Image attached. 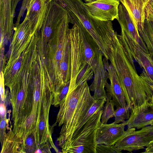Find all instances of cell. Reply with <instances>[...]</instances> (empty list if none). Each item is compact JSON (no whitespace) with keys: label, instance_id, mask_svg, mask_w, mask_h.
<instances>
[{"label":"cell","instance_id":"obj_2","mask_svg":"<svg viewBox=\"0 0 153 153\" xmlns=\"http://www.w3.org/2000/svg\"><path fill=\"white\" fill-rule=\"evenodd\" d=\"M87 81L78 86H69L60 102L56 123L62 126L57 140L61 147L72 139L76 128L95 101Z\"/></svg>","mask_w":153,"mask_h":153},{"label":"cell","instance_id":"obj_20","mask_svg":"<svg viewBox=\"0 0 153 153\" xmlns=\"http://www.w3.org/2000/svg\"><path fill=\"white\" fill-rule=\"evenodd\" d=\"M106 103L104 106L101 120L102 123L106 124L108 120L114 117L115 104L111 95L106 93Z\"/></svg>","mask_w":153,"mask_h":153},{"label":"cell","instance_id":"obj_24","mask_svg":"<svg viewBox=\"0 0 153 153\" xmlns=\"http://www.w3.org/2000/svg\"><path fill=\"white\" fill-rule=\"evenodd\" d=\"M32 0H23L22 6L19 11V13L17 18V21L15 25L20 24V22L25 10H27L29 4Z\"/></svg>","mask_w":153,"mask_h":153},{"label":"cell","instance_id":"obj_17","mask_svg":"<svg viewBox=\"0 0 153 153\" xmlns=\"http://www.w3.org/2000/svg\"><path fill=\"white\" fill-rule=\"evenodd\" d=\"M48 3L46 0H32L26 10L25 17L32 23L38 31L42 26Z\"/></svg>","mask_w":153,"mask_h":153},{"label":"cell","instance_id":"obj_31","mask_svg":"<svg viewBox=\"0 0 153 153\" xmlns=\"http://www.w3.org/2000/svg\"><path fill=\"white\" fill-rule=\"evenodd\" d=\"M48 2H50V1H52V0H54L55 1H58L59 0H47Z\"/></svg>","mask_w":153,"mask_h":153},{"label":"cell","instance_id":"obj_22","mask_svg":"<svg viewBox=\"0 0 153 153\" xmlns=\"http://www.w3.org/2000/svg\"><path fill=\"white\" fill-rule=\"evenodd\" d=\"M96 153H121L122 151L117 149L115 145L108 146L104 144H97Z\"/></svg>","mask_w":153,"mask_h":153},{"label":"cell","instance_id":"obj_5","mask_svg":"<svg viewBox=\"0 0 153 153\" xmlns=\"http://www.w3.org/2000/svg\"><path fill=\"white\" fill-rule=\"evenodd\" d=\"M103 109L97 111L87 121L78 134L60 147L64 153H96V135Z\"/></svg>","mask_w":153,"mask_h":153},{"label":"cell","instance_id":"obj_6","mask_svg":"<svg viewBox=\"0 0 153 153\" xmlns=\"http://www.w3.org/2000/svg\"><path fill=\"white\" fill-rule=\"evenodd\" d=\"M118 36L125 51L139 64L144 72L153 81V56L127 35L121 28Z\"/></svg>","mask_w":153,"mask_h":153},{"label":"cell","instance_id":"obj_26","mask_svg":"<svg viewBox=\"0 0 153 153\" xmlns=\"http://www.w3.org/2000/svg\"><path fill=\"white\" fill-rule=\"evenodd\" d=\"M6 122V117L1 118L0 123L1 141L2 144L3 143L4 137L6 135V134H5V131Z\"/></svg>","mask_w":153,"mask_h":153},{"label":"cell","instance_id":"obj_18","mask_svg":"<svg viewBox=\"0 0 153 153\" xmlns=\"http://www.w3.org/2000/svg\"><path fill=\"white\" fill-rule=\"evenodd\" d=\"M138 31L149 52L153 56V21L146 19L143 27Z\"/></svg>","mask_w":153,"mask_h":153},{"label":"cell","instance_id":"obj_15","mask_svg":"<svg viewBox=\"0 0 153 153\" xmlns=\"http://www.w3.org/2000/svg\"><path fill=\"white\" fill-rule=\"evenodd\" d=\"M132 19L138 30L143 26L146 8L150 0H119Z\"/></svg>","mask_w":153,"mask_h":153},{"label":"cell","instance_id":"obj_21","mask_svg":"<svg viewBox=\"0 0 153 153\" xmlns=\"http://www.w3.org/2000/svg\"><path fill=\"white\" fill-rule=\"evenodd\" d=\"M131 110L128 105L126 107H117L115 110L114 117V123L118 124L125 122L126 119L128 120L130 116Z\"/></svg>","mask_w":153,"mask_h":153},{"label":"cell","instance_id":"obj_32","mask_svg":"<svg viewBox=\"0 0 153 153\" xmlns=\"http://www.w3.org/2000/svg\"><path fill=\"white\" fill-rule=\"evenodd\" d=\"M53 148H55V147H54ZM51 148H48V149H51Z\"/></svg>","mask_w":153,"mask_h":153},{"label":"cell","instance_id":"obj_1","mask_svg":"<svg viewBox=\"0 0 153 153\" xmlns=\"http://www.w3.org/2000/svg\"><path fill=\"white\" fill-rule=\"evenodd\" d=\"M117 35L106 43L105 57L114 69L127 105L131 110L145 101H151L153 81L143 71L138 74L133 59L125 51Z\"/></svg>","mask_w":153,"mask_h":153},{"label":"cell","instance_id":"obj_3","mask_svg":"<svg viewBox=\"0 0 153 153\" xmlns=\"http://www.w3.org/2000/svg\"><path fill=\"white\" fill-rule=\"evenodd\" d=\"M71 23L73 25L69 31L71 51L70 86H74L91 79L94 73L85 59L79 22L72 19Z\"/></svg>","mask_w":153,"mask_h":153},{"label":"cell","instance_id":"obj_25","mask_svg":"<svg viewBox=\"0 0 153 153\" xmlns=\"http://www.w3.org/2000/svg\"><path fill=\"white\" fill-rule=\"evenodd\" d=\"M146 19L153 21V0L150 1L146 8Z\"/></svg>","mask_w":153,"mask_h":153},{"label":"cell","instance_id":"obj_23","mask_svg":"<svg viewBox=\"0 0 153 153\" xmlns=\"http://www.w3.org/2000/svg\"><path fill=\"white\" fill-rule=\"evenodd\" d=\"M70 84V80L68 82L62 89L57 100L54 105L59 106V104L62 100L66 97L68 93Z\"/></svg>","mask_w":153,"mask_h":153},{"label":"cell","instance_id":"obj_19","mask_svg":"<svg viewBox=\"0 0 153 153\" xmlns=\"http://www.w3.org/2000/svg\"><path fill=\"white\" fill-rule=\"evenodd\" d=\"M106 102L104 99L95 100L86 114L76 126L71 139L78 134L87 121L97 111L103 109Z\"/></svg>","mask_w":153,"mask_h":153},{"label":"cell","instance_id":"obj_8","mask_svg":"<svg viewBox=\"0 0 153 153\" xmlns=\"http://www.w3.org/2000/svg\"><path fill=\"white\" fill-rule=\"evenodd\" d=\"M91 15L103 21H112L118 19L119 0H84Z\"/></svg>","mask_w":153,"mask_h":153},{"label":"cell","instance_id":"obj_28","mask_svg":"<svg viewBox=\"0 0 153 153\" xmlns=\"http://www.w3.org/2000/svg\"><path fill=\"white\" fill-rule=\"evenodd\" d=\"M0 114L1 118L6 117V108L4 105L2 103L0 104Z\"/></svg>","mask_w":153,"mask_h":153},{"label":"cell","instance_id":"obj_13","mask_svg":"<svg viewBox=\"0 0 153 153\" xmlns=\"http://www.w3.org/2000/svg\"><path fill=\"white\" fill-rule=\"evenodd\" d=\"M103 55L99 56L96 66L93 71L94 77V80L89 86L90 91L94 92L93 97L95 100L104 99L106 100L105 85L108 83V72L103 61Z\"/></svg>","mask_w":153,"mask_h":153},{"label":"cell","instance_id":"obj_16","mask_svg":"<svg viewBox=\"0 0 153 153\" xmlns=\"http://www.w3.org/2000/svg\"><path fill=\"white\" fill-rule=\"evenodd\" d=\"M79 22L83 41L85 59L93 71L96 66L99 54L101 51L91 36Z\"/></svg>","mask_w":153,"mask_h":153},{"label":"cell","instance_id":"obj_10","mask_svg":"<svg viewBox=\"0 0 153 153\" xmlns=\"http://www.w3.org/2000/svg\"><path fill=\"white\" fill-rule=\"evenodd\" d=\"M22 0H0V26L1 36H10L14 30L13 22L16 9Z\"/></svg>","mask_w":153,"mask_h":153},{"label":"cell","instance_id":"obj_30","mask_svg":"<svg viewBox=\"0 0 153 153\" xmlns=\"http://www.w3.org/2000/svg\"><path fill=\"white\" fill-rule=\"evenodd\" d=\"M152 93L151 99V103H152V105H153V85H152Z\"/></svg>","mask_w":153,"mask_h":153},{"label":"cell","instance_id":"obj_12","mask_svg":"<svg viewBox=\"0 0 153 153\" xmlns=\"http://www.w3.org/2000/svg\"><path fill=\"white\" fill-rule=\"evenodd\" d=\"M152 120L153 105L151 101H145L141 105L131 110L130 117L127 120V129H141L150 125Z\"/></svg>","mask_w":153,"mask_h":153},{"label":"cell","instance_id":"obj_14","mask_svg":"<svg viewBox=\"0 0 153 153\" xmlns=\"http://www.w3.org/2000/svg\"><path fill=\"white\" fill-rule=\"evenodd\" d=\"M118 19L117 20L125 33L145 50L149 51L140 37L138 29L132 19L124 5L120 4L119 7Z\"/></svg>","mask_w":153,"mask_h":153},{"label":"cell","instance_id":"obj_7","mask_svg":"<svg viewBox=\"0 0 153 153\" xmlns=\"http://www.w3.org/2000/svg\"><path fill=\"white\" fill-rule=\"evenodd\" d=\"M153 139V126H147L137 131L133 128L119 140L115 146L121 151L131 152L146 147Z\"/></svg>","mask_w":153,"mask_h":153},{"label":"cell","instance_id":"obj_4","mask_svg":"<svg viewBox=\"0 0 153 153\" xmlns=\"http://www.w3.org/2000/svg\"><path fill=\"white\" fill-rule=\"evenodd\" d=\"M57 2L67 10L71 18L78 21L82 25L103 54L105 50L102 36L113 28L111 21H102L93 17L82 0H59Z\"/></svg>","mask_w":153,"mask_h":153},{"label":"cell","instance_id":"obj_11","mask_svg":"<svg viewBox=\"0 0 153 153\" xmlns=\"http://www.w3.org/2000/svg\"><path fill=\"white\" fill-rule=\"evenodd\" d=\"M103 59L110 82V84L108 82L105 85L106 92L111 96L116 107H126L127 106L126 100L116 72L111 64H109L108 59L105 57Z\"/></svg>","mask_w":153,"mask_h":153},{"label":"cell","instance_id":"obj_9","mask_svg":"<svg viewBox=\"0 0 153 153\" xmlns=\"http://www.w3.org/2000/svg\"><path fill=\"white\" fill-rule=\"evenodd\" d=\"M127 120L124 123L103 124L101 123L98 128L96 135L97 144H104L109 146L114 145L121 138L132 130L133 128L125 131Z\"/></svg>","mask_w":153,"mask_h":153},{"label":"cell","instance_id":"obj_29","mask_svg":"<svg viewBox=\"0 0 153 153\" xmlns=\"http://www.w3.org/2000/svg\"><path fill=\"white\" fill-rule=\"evenodd\" d=\"M3 78H2V80L1 81V98L2 101H3L4 100L5 98V93H4V81L3 80Z\"/></svg>","mask_w":153,"mask_h":153},{"label":"cell","instance_id":"obj_27","mask_svg":"<svg viewBox=\"0 0 153 153\" xmlns=\"http://www.w3.org/2000/svg\"><path fill=\"white\" fill-rule=\"evenodd\" d=\"M150 125L153 126V120L151 122ZM144 152L153 153V139L146 147Z\"/></svg>","mask_w":153,"mask_h":153}]
</instances>
